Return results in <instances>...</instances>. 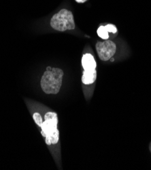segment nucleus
<instances>
[{"label": "nucleus", "instance_id": "nucleus-1", "mask_svg": "<svg viewBox=\"0 0 151 170\" xmlns=\"http://www.w3.org/2000/svg\"><path fill=\"white\" fill-rule=\"evenodd\" d=\"M64 73L59 68H51L46 70L41 79V87L47 94H57L62 85Z\"/></svg>", "mask_w": 151, "mask_h": 170}, {"label": "nucleus", "instance_id": "nucleus-2", "mask_svg": "<svg viewBox=\"0 0 151 170\" xmlns=\"http://www.w3.org/2000/svg\"><path fill=\"white\" fill-rule=\"evenodd\" d=\"M57 125V114L52 111L46 113L44 115V121H43L40 128H42L41 134L45 137V142L48 146L57 145L59 142V131Z\"/></svg>", "mask_w": 151, "mask_h": 170}, {"label": "nucleus", "instance_id": "nucleus-3", "mask_svg": "<svg viewBox=\"0 0 151 170\" xmlns=\"http://www.w3.org/2000/svg\"><path fill=\"white\" fill-rule=\"evenodd\" d=\"M51 26L58 31L74 29L76 25L72 12L66 9L60 10L52 17Z\"/></svg>", "mask_w": 151, "mask_h": 170}, {"label": "nucleus", "instance_id": "nucleus-4", "mask_svg": "<svg viewBox=\"0 0 151 170\" xmlns=\"http://www.w3.org/2000/svg\"><path fill=\"white\" fill-rule=\"evenodd\" d=\"M96 50L98 56L103 61H107L115 54L116 51V44L110 40L98 42L96 44Z\"/></svg>", "mask_w": 151, "mask_h": 170}, {"label": "nucleus", "instance_id": "nucleus-5", "mask_svg": "<svg viewBox=\"0 0 151 170\" xmlns=\"http://www.w3.org/2000/svg\"><path fill=\"white\" fill-rule=\"evenodd\" d=\"M82 66L84 70L95 69L97 64L93 56L90 54H85L82 58Z\"/></svg>", "mask_w": 151, "mask_h": 170}, {"label": "nucleus", "instance_id": "nucleus-6", "mask_svg": "<svg viewBox=\"0 0 151 170\" xmlns=\"http://www.w3.org/2000/svg\"><path fill=\"white\" fill-rule=\"evenodd\" d=\"M97 79V71L93 70H84L82 77V81L84 84L90 85L93 83Z\"/></svg>", "mask_w": 151, "mask_h": 170}, {"label": "nucleus", "instance_id": "nucleus-7", "mask_svg": "<svg viewBox=\"0 0 151 170\" xmlns=\"http://www.w3.org/2000/svg\"><path fill=\"white\" fill-rule=\"evenodd\" d=\"M109 32L107 31V29H105V26H100L98 28V31H97V33H98V36L100 38L103 39V40H107L109 38Z\"/></svg>", "mask_w": 151, "mask_h": 170}, {"label": "nucleus", "instance_id": "nucleus-8", "mask_svg": "<svg viewBox=\"0 0 151 170\" xmlns=\"http://www.w3.org/2000/svg\"><path fill=\"white\" fill-rule=\"evenodd\" d=\"M33 120L36 123V125H37L38 126H39L40 128L41 126H42V123H43L42 117V116H41L40 114L38 113H33Z\"/></svg>", "mask_w": 151, "mask_h": 170}, {"label": "nucleus", "instance_id": "nucleus-9", "mask_svg": "<svg viewBox=\"0 0 151 170\" xmlns=\"http://www.w3.org/2000/svg\"><path fill=\"white\" fill-rule=\"evenodd\" d=\"M105 29H107V31L109 32V33H116L117 32V29H116V26L112 24H108L105 26Z\"/></svg>", "mask_w": 151, "mask_h": 170}, {"label": "nucleus", "instance_id": "nucleus-10", "mask_svg": "<svg viewBox=\"0 0 151 170\" xmlns=\"http://www.w3.org/2000/svg\"><path fill=\"white\" fill-rule=\"evenodd\" d=\"M75 1L78 3H85V2L87 1V0H75Z\"/></svg>", "mask_w": 151, "mask_h": 170}, {"label": "nucleus", "instance_id": "nucleus-11", "mask_svg": "<svg viewBox=\"0 0 151 170\" xmlns=\"http://www.w3.org/2000/svg\"><path fill=\"white\" fill-rule=\"evenodd\" d=\"M110 60H111V61H112V62H113V61H114V59H113V58H111Z\"/></svg>", "mask_w": 151, "mask_h": 170}]
</instances>
